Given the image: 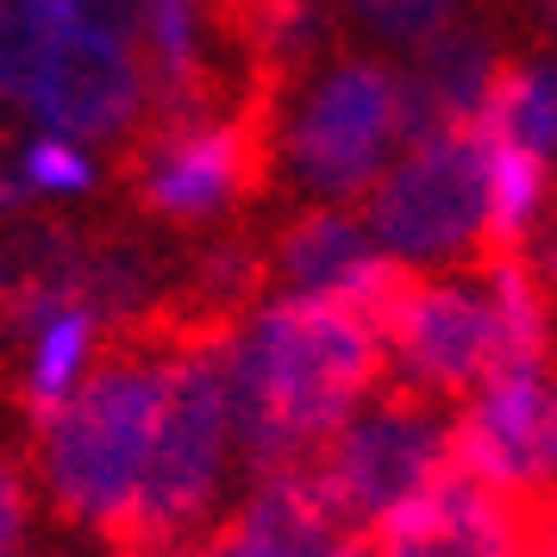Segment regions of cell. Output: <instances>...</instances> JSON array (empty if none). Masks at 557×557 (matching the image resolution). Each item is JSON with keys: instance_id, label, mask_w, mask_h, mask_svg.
<instances>
[{"instance_id": "6da1fadb", "label": "cell", "mask_w": 557, "mask_h": 557, "mask_svg": "<svg viewBox=\"0 0 557 557\" xmlns=\"http://www.w3.org/2000/svg\"><path fill=\"white\" fill-rule=\"evenodd\" d=\"M376 376L382 332L357 307L276 295L226 332V451L251 476L301 470L370 401Z\"/></svg>"}, {"instance_id": "7a4b0ae2", "label": "cell", "mask_w": 557, "mask_h": 557, "mask_svg": "<svg viewBox=\"0 0 557 557\" xmlns=\"http://www.w3.org/2000/svg\"><path fill=\"white\" fill-rule=\"evenodd\" d=\"M170 357H176V326L151 332V345L138 338V326H126V338L95 370H82L76 388L32 426L38 432V476L63 520L95 532H113L126 520L157 432Z\"/></svg>"}, {"instance_id": "3957f363", "label": "cell", "mask_w": 557, "mask_h": 557, "mask_svg": "<svg viewBox=\"0 0 557 557\" xmlns=\"http://www.w3.org/2000/svg\"><path fill=\"white\" fill-rule=\"evenodd\" d=\"M238 326V320H232ZM232 326H176V357L157 407V432L145 451V476L126 520L113 527L126 557H176L226 476V388L220 357Z\"/></svg>"}, {"instance_id": "277c9868", "label": "cell", "mask_w": 557, "mask_h": 557, "mask_svg": "<svg viewBox=\"0 0 557 557\" xmlns=\"http://www.w3.org/2000/svg\"><path fill=\"white\" fill-rule=\"evenodd\" d=\"M451 463H457L451 401L420 395V388L401 382V388L376 395L363 413H351L332 432L320 445V457H313V476L326 482L332 507H338V527L363 532L376 513H388L407 495H420Z\"/></svg>"}, {"instance_id": "5b68a950", "label": "cell", "mask_w": 557, "mask_h": 557, "mask_svg": "<svg viewBox=\"0 0 557 557\" xmlns=\"http://www.w3.org/2000/svg\"><path fill=\"white\" fill-rule=\"evenodd\" d=\"M482 213H488L482 138L476 126H451L407 145L401 163H388L370 182L363 226L376 238V251L401 263H445V257L482 251Z\"/></svg>"}, {"instance_id": "8992f818", "label": "cell", "mask_w": 557, "mask_h": 557, "mask_svg": "<svg viewBox=\"0 0 557 557\" xmlns=\"http://www.w3.org/2000/svg\"><path fill=\"white\" fill-rule=\"evenodd\" d=\"M395 70H382L370 57H345L326 76L307 82L295 126L282 132L288 170L326 195V201H351L388 170L395 157Z\"/></svg>"}, {"instance_id": "52a82bcc", "label": "cell", "mask_w": 557, "mask_h": 557, "mask_svg": "<svg viewBox=\"0 0 557 557\" xmlns=\"http://www.w3.org/2000/svg\"><path fill=\"white\" fill-rule=\"evenodd\" d=\"M263 113L270 107H238V113H207L182 126H151V145L132 163V195L163 226H213L220 213L245 201L263 176Z\"/></svg>"}, {"instance_id": "ba28073f", "label": "cell", "mask_w": 557, "mask_h": 557, "mask_svg": "<svg viewBox=\"0 0 557 557\" xmlns=\"http://www.w3.org/2000/svg\"><path fill=\"white\" fill-rule=\"evenodd\" d=\"M20 107L57 138H76V145H113L126 138L145 107V63L132 45H120L113 32H101L95 20H82V7L70 0V13L57 20L45 57L32 63Z\"/></svg>"}, {"instance_id": "9c48e42d", "label": "cell", "mask_w": 557, "mask_h": 557, "mask_svg": "<svg viewBox=\"0 0 557 557\" xmlns=\"http://www.w3.org/2000/svg\"><path fill=\"white\" fill-rule=\"evenodd\" d=\"M382 357H395L401 382L420 395H438V401L470 395L502 363V326L482 276L438 282L413 270L395 313L382 320Z\"/></svg>"}, {"instance_id": "30bf717a", "label": "cell", "mask_w": 557, "mask_h": 557, "mask_svg": "<svg viewBox=\"0 0 557 557\" xmlns=\"http://www.w3.org/2000/svg\"><path fill=\"white\" fill-rule=\"evenodd\" d=\"M276 276L288 295L301 301H345L357 307L370 326L395 313L401 288L413 282V263L376 251L370 226L345 213V207H313L276 238Z\"/></svg>"}, {"instance_id": "8fae6325", "label": "cell", "mask_w": 557, "mask_h": 557, "mask_svg": "<svg viewBox=\"0 0 557 557\" xmlns=\"http://www.w3.org/2000/svg\"><path fill=\"white\" fill-rule=\"evenodd\" d=\"M95 332H101V320L88 313V307H57L45 326L32 332V345H26V413H32V426L51 413L70 388L82 382V370L95 363Z\"/></svg>"}, {"instance_id": "7c38bea8", "label": "cell", "mask_w": 557, "mask_h": 557, "mask_svg": "<svg viewBox=\"0 0 557 557\" xmlns=\"http://www.w3.org/2000/svg\"><path fill=\"white\" fill-rule=\"evenodd\" d=\"M13 170L26 182V195H57V201H76V195H95L101 188V163L82 151L76 138H57L45 126L20 138Z\"/></svg>"}, {"instance_id": "4fadbf2b", "label": "cell", "mask_w": 557, "mask_h": 557, "mask_svg": "<svg viewBox=\"0 0 557 557\" xmlns=\"http://www.w3.org/2000/svg\"><path fill=\"white\" fill-rule=\"evenodd\" d=\"M63 13H70V0H0V95L20 101L32 63L45 57Z\"/></svg>"}, {"instance_id": "5bb4252c", "label": "cell", "mask_w": 557, "mask_h": 557, "mask_svg": "<svg viewBox=\"0 0 557 557\" xmlns=\"http://www.w3.org/2000/svg\"><path fill=\"white\" fill-rule=\"evenodd\" d=\"M345 7L388 45H420L445 20H457V0H345Z\"/></svg>"}, {"instance_id": "9a60e30c", "label": "cell", "mask_w": 557, "mask_h": 557, "mask_svg": "<svg viewBox=\"0 0 557 557\" xmlns=\"http://www.w3.org/2000/svg\"><path fill=\"white\" fill-rule=\"evenodd\" d=\"M20 138H26V107L13 101V95H0V220H20L26 213V182L13 170V151H20Z\"/></svg>"}, {"instance_id": "2e32d148", "label": "cell", "mask_w": 557, "mask_h": 557, "mask_svg": "<svg viewBox=\"0 0 557 557\" xmlns=\"http://www.w3.org/2000/svg\"><path fill=\"white\" fill-rule=\"evenodd\" d=\"M82 20H95L101 32H113L120 45L138 51V26H145V0H76Z\"/></svg>"}, {"instance_id": "e0dca14e", "label": "cell", "mask_w": 557, "mask_h": 557, "mask_svg": "<svg viewBox=\"0 0 557 557\" xmlns=\"http://www.w3.org/2000/svg\"><path fill=\"white\" fill-rule=\"evenodd\" d=\"M26 532V476L0 457V557H7V545Z\"/></svg>"}, {"instance_id": "ac0fdd59", "label": "cell", "mask_w": 557, "mask_h": 557, "mask_svg": "<svg viewBox=\"0 0 557 557\" xmlns=\"http://www.w3.org/2000/svg\"><path fill=\"white\" fill-rule=\"evenodd\" d=\"M532 20H539L545 38H557V0H532Z\"/></svg>"}, {"instance_id": "d6986e66", "label": "cell", "mask_w": 557, "mask_h": 557, "mask_svg": "<svg viewBox=\"0 0 557 557\" xmlns=\"http://www.w3.org/2000/svg\"><path fill=\"white\" fill-rule=\"evenodd\" d=\"M532 557H557V539H552V532H545V539L532 545Z\"/></svg>"}, {"instance_id": "ffe728a7", "label": "cell", "mask_w": 557, "mask_h": 557, "mask_svg": "<svg viewBox=\"0 0 557 557\" xmlns=\"http://www.w3.org/2000/svg\"><path fill=\"white\" fill-rule=\"evenodd\" d=\"M552 488H557V463H552Z\"/></svg>"}]
</instances>
